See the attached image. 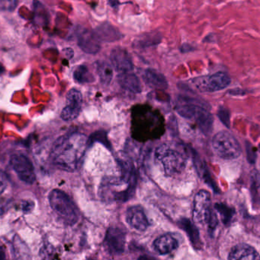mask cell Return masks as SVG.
<instances>
[{
	"label": "cell",
	"mask_w": 260,
	"mask_h": 260,
	"mask_svg": "<svg viewBox=\"0 0 260 260\" xmlns=\"http://www.w3.org/2000/svg\"><path fill=\"white\" fill-rule=\"evenodd\" d=\"M228 260H260V255L252 247L240 244L232 248Z\"/></svg>",
	"instance_id": "14"
},
{
	"label": "cell",
	"mask_w": 260,
	"mask_h": 260,
	"mask_svg": "<svg viewBox=\"0 0 260 260\" xmlns=\"http://www.w3.org/2000/svg\"><path fill=\"white\" fill-rule=\"evenodd\" d=\"M212 144L214 152L222 159H236L242 152L238 139L228 131L218 132L214 135Z\"/></svg>",
	"instance_id": "5"
},
{
	"label": "cell",
	"mask_w": 260,
	"mask_h": 260,
	"mask_svg": "<svg viewBox=\"0 0 260 260\" xmlns=\"http://www.w3.org/2000/svg\"><path fill=\"white\" fill-rule=\"evenodd\" d=\"M10 165L23 182L32 184L36 181L34 166L27 157L23 155H13L10 158Z\"/></svg>",
	"instance_id": "8"
},
{
	"label": "cell",
	"mask_w": 260,
	"mask_h": 260,
	"mask_svg": "<svg viewBox=\"0 0 260 260\" xmlns=\"http://www.w3.org/2000/svg\"><path fill=\"white\" fill-rule=\"evenodd\" d=\"M87 144L88 139L82 133H74L60 136L52 147V162L62 171L74 172L80 165Z\"/></svg>",
	"instance_id": "1"
},
{
	"label": "cell",
	"mask_w": 260,
	"mask_h": 260,
	"mask_svg": "<svg viewBox=\"0 0 260 260\" xmlns=\"http://www.w3.org/2000/svg\"><path fill=\"white\" fill-rule=\"evenodd\" d=\"M191 83L201 92H216L224 89L230 85V78L225 72H218L207 76L193 78Z\"/></svg>",
	"instance_id": "7"
},
{
	"label": "cell",
	"mask_w": 260,
	"mask_h": 260,
	"mask_svg": "<svg viewBox=\"0 0 260 260\" xmlns=\"http://www.w3.org/2000/svg\"><path fill=\"white\" fill-rule=\"evenodd\" d=\"M161 39H162V36L160 32L152 31L140 36L134 43L138 46L146 47V46H154V45L158 44L160 43Z\"/></svg>",
	"instance_id": "22"
},
{
	"label": "cell",
	"mask_w": 260,
	"mask_h": 260,
	"mask_svg": "<svg viewBox=\"0 0 260 260\" xmlns=\"http://www.w3.org/2000/svg\"><path fill=\"white\" fill-rule=\"evenodd\" d=\"M118 81L122 88L130 92L134 93V94H139L142 92V88L140 80L136 75L130 72L118 74Z\"/></svg>",
	"instance_id": "17"
},
{
	"label": "cell",
	"mask_w": 260,
	"mask_h": 260,
	"mask_svg": "<svg viewBox=\"0 0 260 260\" xmlns=\"http://www.w3.org/2000/svg\"><path fill=\"white\" fill-rule=\"evenodd\" d=\"M13 260H32L30 249L18 235H16L12 243Z\"/></svg>",
	"instance_id": "19"
},
{
	"label": "cell",
	"mask_w": 260,
	"mask_h": 260,
	"mask_svg": "<svg viewBox=\"0 0 260 260\" xmlns=\"http://www.w3.org/2000/svg\"><path fill=\"white\" fill-rule=\"evenodd\" d=\"M194 156V165H196V168H197L198 173L200 174V177H202L204 180L206 184L212 187L214 191L218 192L217 185H216V183L212 179V175H210L206 163H204V161H202V160L200 158V156L196 155V154Z\"/></svg>",
	"instance_id": "21"
},
{
	"label": "cell",
	"mask_w": 260,
	"mask_h": 260,
	"mask_svg": "<svg viewBox=\"0 0 260 260\" xmlns=\"http://www.w3.org/2000/svg\"><path fill=\"white\" fill-rule=\"evenodd\" d=\"M218 116L220 121L226 126V127H230V112L228 109L224 107H220L218 112Z\"/></svg>",
	"instance_id": "27"
},
{
	"label": "cell",
	"mask_w": 260,
	"mask_h": 260,
	"mask_svg": "<svg viewBox=\"0 0 260 260\" xmlns=\"http://www.w3.org/2000/svg\"><path fill=\"white\" fill-rule=\"evenodd\" d=\"M74 78L76 82L80 84L92 82L94 81V76L86 66H79L76 68L74 72Z\"/></svg>",
	"instance_id": "24"
},
{
	"label": "cell",
	"mask_w": 260,
	"mask_h": 260,
	"mask_svg": "<svg viewBox=\"0 0 260 260\" xmlns=\"http://www.w3.org/2000/svg\"><path fill=\"white\" fill-rule=\"evenodd\" d=\"M54 257V248L50 245H45L40 250V257L43 260H52Z\"/></svg>",
	"instance_id": "28"
},
{
	"label": "cell",
	"mask_w": 260,
	"mask_h": 260,
	"mask_svg": "<svg viewBox=\"0 0 260 260\" xmlns=\"http://www.w3.org/2000/svg\"><path fill=\"white\" fill-rule=\"evenodd\" d=\"M96 71L100 77L101 83L104 86H108L110 85L112 81L113 68L112 63L107 62V61L100 60L96 62Z\"/></svg>",
	"instance_id": "20"
},
{
	"label": "cell",
	"mask_w": 260,
	"mask_h": 260,
	"mask_svg": "<svg viewBox=\"0 0 260 260\" xmlns=\"http://www.w3.org/2000/svg\"><path fill=\"white\" fill-rule=\"evenodd\" d=\"M178 242L175 237L170 234L162 235L155 240L154 248L158 254L161 255L170 254L178 248Z\"/></svg>",
	"instance_id": "16"
},
{
	"label": "cell",
	"mask_w": 260,
	"mask_h": 260,
	"mask_svg": "<svg viewBox=\"0 0 260 260\" xmlns=\"http://www.w3.org/2000/svg\"><path fill=\"white\" fill-rule=\"evenodd\" d=\"M208 105L193 97L180 96L177 98L176 110L181 117L194 120L204 134L212 132L214 119L208 110Z\"/></svg>",
	"instance_id": "2"
},
{
	"label": "cell",
	"mask_w": 260,
	"mask_h": 260,
	"mask_svg": "<svg viewBox=\"0 0 260 260\" xmlns=\"http://www.w3.org/2000/svg\"><path fill=\"white\" fill-rule=\"evenodd\" d=\"M181 50L183 53H185V52L192 51V50H193V46H191V45L188 44V43H186V44H183L182 46L181 47Z\"/></svg>",
	"instance_id": "29"
},
{
	"label": "cell",
	"mask_w": 260,
	"mask_h": 260,
	"mask_svg": "<svg viewBox=\"0 0 260 260\" xmlns=\"http://www.w3.org/2000/svg\"><path fill=\"white\" fill-rule=\"evenodd\" d=\"M82 95L78 89L72 88L66 94V104L61 112V118L65 121L75 120L81 111Z\"/></svg>",
	"instance_id": "9"
},
{
	"label": "cell",
	"mask_w": 260,
	"mask_h": 260,
	"mask_svg": "<svg viewBox=\"0 0 260 260\" xmlns=\"http://www.w3.org/2000/svg\"><path fill=\"white\" fill-rule=\"evenodd\" d=\"M18 5V0H0V8L2 11H13Z\"/></svg>",
	"instance_id": "26"
},
{
	"label": "cell",
	"mask_w": 260,
	"mask_h": 260,
	"mask_svg": "<svg viewBox=\"0 0 260 260\" xmlns=\"http://www.w3.org/2000/svg\"><path fill=\"white\" fill-rule=\"evenodd\" d=\"M4 258H5V254H4V251L2 250V260H5Z\"/></svg>",
	"instance_id": "31"
},
{
	"label": "cell",
	"mask_w": 260,
	"mask_h": 260,
	"mask_svg": "<svg viewBox=\"0 0 260 260\" xmlns=\"http://www.w3.org/2000/svg\"><path fill=\"white\" fill-rule=\"evenodd\" d=\"M78 43L81 50L88 54H96L101 50V41L94 30L79 27L76 30Z\"/></svg>",
	"instance_id": "10"
},
{
	"label": "cell",
	"mask_w": 260,
	"mask_h": 260,
	"mask_svg": "<svg viewBox=\"0 0 260 260\" xmlns=\"http://www.w3.org/2000/svg\"><path fill=\"white\" fill-rule=\"evenodd\" d=\"M143 78L145 83L151 88L166 89L168 87L165 76L156 69H148L145 70Z\"/></svg>",
	"instance_id": "18"
},
{
	"label": "cell",
	"mask_w": 260,
	"mask_h": 260,
	"mask_svg": "<svg viewBox=\"0 0 260 260\" xmlns=\"http://www.w3.org/2000/svg\"><path fill=\"white\" fill-rule=\"evenodd\" d=\"M138 260H156L155 259L152 258V257H140L138 259Z\"/></svg>",
	"instance_id": "30"
},
{
	"label": "cell",
	"mask_w": 260,
	"mask_h": 260,
	"mask_svg": "<svg viewBox=\"0 0 260 260\" xmlns=\"http://www.w3.org/2000/svg\"><path fill=\"white\" fill-rule=\"evenodd\" d=\"M126 238V233L123 230L118 228H111L106 234L104 245L111 254H122L124 251Z\"/></svg>",
	"instance_id": "12"
},
{
	"label": "cell",
	"mask_w": 260,
	"mask_h": 260,
	"mask_svg": "<svg viewBox=\"0 0 260 260\" xmlns=\"http://www.w3.org/2000/svg\"><path fill=\"white\" fill-rule=\"evenodd\" d=\"M49 203L55 214L66 225H74L79 220L78 208L64 192L52 190L49 194Z\"/></svg>",
	"instance_id": "4"
},
{
	"label": "cell",
	"mask_w": 260,
	"mask_h": 260,
	"mask_svg": "<svg viewBox=\"0 0 260 260\" xmlns=\"http://www.w3.org/2000/svg\"><path fill=\"white\" fill-rule=\"evenodd\" d=\"M192 220L196 224H208L210 228L217 225V217L212 209V199L209 192L200 190L194 198Z\"/></svg>",
	"instance_id": "6"
},
{
	"label": "cell",
	"mask_w": 260,
	"mask_h": 260,
	"mask_svg": "<svg viewBox=\"0 0 260 260\" xmlns=\"http://www.w3.org/2000/svg\"><path fill=\"white\" fill-rule=\"evenodd\" d=\"M110 60L113 68L118 74L132 72L133 62L128 52L123 48H114L110 55Z\"/></svg>",
	"instance_id": "11"
},
{
	"label": "cell",
	"mask_w": 260,
	"mask_h": 260,
	"mask_svg": "<svg viewBox=\"0 0 260 260\" xmlns=\"http://www.w3.org/2000/svg\"><path fill=\"white\" fill-rule=\"evenodd\" d=\"M100 41L113 43L122 39L123 37L118 29L110 23H103L94 30Z\"/></svg>",
	"instance_id": "15"
},
{
	"label": "cell",
	"mask_w": 260,
	"mask_h": 260,
	"mask_svg": "<svg viewBox=\"0 0 260 260\" xmlns=\"http://www.w3.org/2000/svg\"><path fill=\"white\" fill-rule=\"evenodd\" d=\"M126 221L133 229L144 232L150 223L144 210L140 206H133L128 208L126 213Z\"/></svg>",
	"instance_id": "13"
},
{
	"label": "cell",
	"mask_w": 260,
	"mask_h": 260,
	"mask_svg": "<svg viewBox=\"0 0 260 260\" xmlns=\"http://www.w3.org/2000/svg\"><path fill=\"white\" fill-rule=\"evenodd\" d=\"M180 225L186 231V232H187L194 246L200 248L201 241H200V232L196 229V227L187 219H182L180 221Z\"/></svg>",
	"instance_id": "23"
},
{
	"label": "cell",
	"mask_w": 260,
	"mask_h": 260,
	"mask_svg": "<svg viewBox=\"0 0 260 260\" xmlns=\"http://www.w3.org/2000/svg\"><path fill=\"white\" fill-rule=\"evenodd\" d=\"M214 208L222 216V220L224 221V223H228L230 222V219H232L234 214V211L233 209H230V207H228V206L223 204V203H217Z\"/></svg>",
	"instance_id": "25"
},
{
	"label": "cell",
	"mask_w": 260,
	"mask_h": 260,
	"mask_svg": "<svg viewBox=\"0 0 260 260\" xmlns=\"http://www.w3.org/2000/svg\"><path fill=\"white\" fill-rule=\"evenodd\" d=\"M156 160L162 165L166 175L176 176L185 171L187 165V157L178 149H172L166 144L161 145L156 149Z\"/></svg>",
	"instance_id": "3"
}]
</instances>
